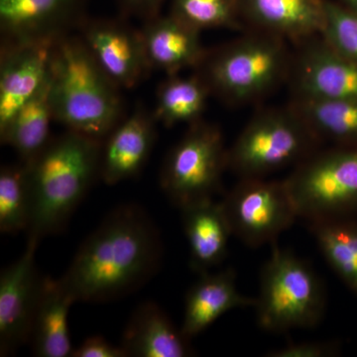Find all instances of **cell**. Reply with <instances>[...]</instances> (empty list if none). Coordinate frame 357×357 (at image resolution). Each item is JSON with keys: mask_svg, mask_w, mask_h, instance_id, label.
I'll use <instances>...</instances> for the list:
<instances>
[{"mask_svg": "<svg viewBox=\"0 0 357 357\" xmlns=\"http://www.w3.org/2000/svg\"><path fill=\"white\" fill-rule=\"evenodd\" d=\"M164 0H121L123 10L138 17L150 20L159 15V9Z\"/></svg>", "mask_w": 357, "mask_h": 357, "instance_id": "31", "label": "cell"}, {"mask_svg": "<svg viewBox=\"0 0 357 357\" xmlns=\"http://www.w3.org/2000/svg\"><path fill=\"white\" fill-rule=\"evenodd\" d=\"M190 250V265L199 275L225 259L231 229L220 202L204 199L181 208Z\"/></svg>", "mask_w": 357, "mask_h": 357, "instance_id": "18", "label": "cell"}, {"mask_svg": "<svg viewBox=\"0 0 357 357\" xmlns=\"http://www.w3.org/2000/svg\"><path fill=\"white\" fill-rule=\"evenodd\" d=\"M319 143L295 109L268 110L239 134L229 149L227 163L241 178H263L309 158Z\"/></svg>", "mask_w": 357, "mask_h": 357, "instance_id": "5", "label": "cell"}, {"mask_svg": "<svg viewBox=\"0 0 357 357\" xmlns=\"http://www.w3.org/2000/svg\"><path fill=\"white\" fill-rule=\"evenodd\" d=\"M55 42H2L0 59V134L6 131L21 107L49 79L52 50Z\"/></svg>", "mask_w": 357, "mask_h": 357, "instance_id": "12", "label": "cell"}, {"mask_svg": "<svg viewBox=\"0 0 357 357\" xmlns=\"http://www.w3.org/2000/svg\"><path fill=\"white\" fill-rule=\"evenodd\" d=\"M281 37L264 32L227 45L204 58L199 75L225 100L250 102L266 93L283 77L287 53Z\"/></svg>", "mask_w": 357, "mask_h": 357, "instance_id": "6", "label": "cell"}, {"mask_svg": "<svg viewBox=\"0 0 357 357\" xmlns=\"http://www.w3.org/2000/svg\"><path fill=\"white\" fill-rule=\"evenodd\" d=\"M255 298L238 292L234 269L201 274L185 298L182 333L192 338L204 332L225 312L238 307H255Z\"/></svg>", "mask_w": 357, "mask_h": 357, "instance_id": "17", "label": "cell"}, {"mask_svg": "<svg viewBox=\"0 0 357 357\" xmlns=\"http://www.w3.org/2000/svg\"><path fill=\"white\" fill-rule=\"evenodd\" d=\"M190 342L161 307L147 302L133 312L121 347L128 356L185 357L192 354Z\"/></svg>", "mask_w": 357, "mask_h": 357, "instance_id": "20", "label": "cell"}, {"mask_svg": "<svg viewBox=\"0 0 357 357\" xmlns=\"http://www.w3.org/2000/svg\"><path fill=\"white\" fill-rule=\"evenodd\" d=\"M31 201L24 164L6 166L0 172V231L15 234L27 230Z\"/></svg>", "mask_w": 357, "mask_h": 357, "instance_id": "26", "label": "cell"}, {"mask_svg": "<svg viewBox=\"0 0 357 357\" xmlns=\"http://www.w3.org/2000/svg\"><path fill=\"white\" fill-rule=\"evenodd\" d=\"M211 91L201 76H169L157 91L156 121L166 126L201 121Z\"/></svg>", "mask_w": 357, "mask_h": 357, "instance_id": "25", "label": "cell"}, {"mask_svg": "<svg viewBox=\"0 0 357 357\" xmlns=\"http://www.w3.org/2000/svg\"><path fill=\"white\" fill-rule=\"evenodd\" d=\"M255 299L258 325L266 332L314 328L325 314V291L312 268L275 243Z\"/></svg>", "mask_w": 357, "mask_h": 357, "instance_id": "4", "label": "cell"}, {"mask_svg": "<svg viewBox=\"0 0 357 357\" xmlns=\"http://www.w3.org/2000/svg\"><path fill=\"white\" fill-rule=\"evenodd\" d=\"M220 203L232 236L250 248L274 244L299 218L285 181L241 178Z\"/></svg>", "mask_w": 357, "mask_h": 357, "instance_id": "9", "label": "cell"}, {"mask_svg": "<svg viewBox=\"0 0 357 357\" xmlns=\"http://www.w3.org/2000/svg\"><path fill=\"white\" fill-rule=\"evenodd\" d=\"M349 6H351V10L357 14V0H344Z\"/></svg>", "mask_w": 357, "mask_h": 357, "instance_id": "32", "label": "cell"}, {"mask_svg": "<svg viewBox=\"0 0 357 357\" xmlns=\"http://www.w3.org/2000/svg\"><path fill=\"white\" fill-rule=\"evenodd\" d=\"M239 9L264 32L281 38H311L325 26V0H239Z\"/></svg>", "mask_w": 357, "mask_h": 357, "instance_id": "19", "label": "cell"}, {"mask_svg": "<svg viewBox=\"0 0 357 357\" xmlns=\"http://www.w3.org/2000/svg\"><path fill=\"white\" fill-rule=\"evenodd\" d=\"M40 241L28 237L23 255L0 276V354H13L30 340L43 278L36 266Z\"/></svg>", "mask_w": 357, "mask_h": 357, "instance_id": "10", "label": "cell"}, {"mask_svg": "<svg viewBox=\"0 0 357 357\" xmlns=\"http://www.w3.org/2000/svg\"><path fill=\"white\" fill-rule=\"evenodd\" d=\"M161 257L159 234L146 213L123 206L84 241L60 281L76 302H107L149 280Z\"/></svg>", "mask_w": 357, "mask_h": 357, "instance_id": "1", "label": "cell"}, {"mask_svg": "<svg viewBox=\"0 0 357 357\" xmlns=\"http://www.w3.org/2000/svg\"><path fill=\"white\" fill-rule=\"evenodd\" d=\"M239 0H172L170 14L201 32L236 28Z\"/></svg>", "mask_w": 357, "mask_h": 357, "instance_id": "27", "label": "cell"}, {"mask_svg": "<svg viewBox=\"0 0 357 357\" xmlns=\"http://www.w3.org/2000/svg\"><path fill=\"white\" fill-rule=\"evenodd\" d=\"M86 0H0L2 42L57 41L83 22Z\"/></svg>", "mask_w": 357, "mask_h": 357, "instance_id": "13", "label": "cell"}, {"mask_svg": "<svg viewBox=\"0 0 357 357\" xmlns=\"http://www.w3.org/2000/svg\"><path fill=\"white\" fill-rule=\"evenodd\" d=\"M199 33L170 13L146 20L140 34L150 70L172 76L188 68L198 67L206 56Z\"/></svg>", "mask_w": 357, "mask_h": 357, "instance_id": "16", "label": "cell"}, {"mask_svg": "<svg viewBox=\"0 0 357 357\" xmlns=\"http://www.w3.org/2000/svg\"><path fill=\"white\" fill-rule=\"evenodd\" d=\"M284 181L299 218H352L357 213V147L314 152Z\"/></svg>", "mask_w": 357, "mask_h": 357, "instance_id": "7", "label": "cell"}, {"mask_svg": "<svg viewBox=\"0 0 357 357\" xmlns=\"http://www.w3.org/2000/svg\"><path fill=\"white\" fill-rule=\"evenodd\" d=\"M119 86L100 69L81 37L54 43L50 96L55 121L68 130L102 140L119 123Z\"/></svg>", "mask_w": 357, "mask_h": 357, "instance_id": "3", "label": "cell"}, {"mask_svg": "<svg viewBox=\"0 0 357 357\" xmlns=\"http://www.w3.org/2000/svg\"><path fill=\"white\" fill-rule=\"evenodd\" d=\"M81 39L105 74L119 89H132L150 70L141 38L126 23L93 20L81 23Z\"/></svg>", "mask_w": 357, "mask_h": 357, "instance_id": "11", "label": "cell"}, {"mask_svg": "<svg viewBox=\"0 0 357 357\" xmlns=\"http://www.w3.org/2000/svg\"><path fill=\"white\" fill-rule=\"evenodd\" d=\"M337 345L332 342H307L289 344L269 352L270 357H328L337 354Z\"/></svg>", "mask_w": 357, "mask_h": 357, "instance_id": "29", "label": "cell"}, {"mask_svg": "<svg viewBox=\"0 0 357 357\" xmlns=\"http://www.w3.org/2000/svg\"><path fill=\"white\" fill-rule=\"evenodd\" d=\"M295 82L299 98L357 100V64L324 39L305 47L298 60Z\"/></svg>", "mask_w": 357, "mask_h": 357, "instance_id": "14", "label": "cell"}, {"mask_svg": "<svg viewBox=\"0 0 357 357\" xmlns=\"http://www.w3.org/2000/svg\"><path fill=\"white\" fill-rule=\"evenodd\" d=\"M325 11L323 39L333 50L357 64V14L326 0Z\"/></svg>", "mask_w": 357, "mask_h": 357, "instance_id": "28", "label": "cell"}, {"mask_svg": "<svg viewBox=\"0 0 357 357\" xmlns=\"http://www.w3.org/2000/svg\"><path fill=\"white\" fill-rule=\"evenodd\" d=\"M100 140L68 130L25 165L31 201L28 237L62 231L100 174Z\"/></svg>", "mask_w": 357, "mask_h": 357, "instance_id": "2", "label": "cell"}, {"mask_svg": "<svg viewBox=\"0 0 357 357\" xmlns=\"http://www.w3.org/2000/svg\"><path fill=\"white\" fill-rule=\"evenodd\" d=\"M293 109L321 142L357 147V100L298 98Z\"/></svg>", "mask_w": 357, "mask_h": 357, "instance_id": "23", "label": "cell"}, {"mask_svg": "<svg viewBox=\"0 0 357 357\" xmlns=\"http://www.w3.org/2000/svg\"><path fill=\"white\" fill-rule=\"evenodd\" d=\"M316 239L335 274L357 293V222L352 218H333L309 222Z\"/></svg>", "mask_w": 357, "mask_h": 357, "instance_id": "24", "label": "cell"}, {"mask_svg": "<svg viewBox=\"0 0 357 357\" xmlns=\"http://www.w3.org/2000/svg\"><path fill=\"white\" fill-rule=\"evenodd\" d=\"M75 302L60 280L43 278L30 335L35 356H70L74 349L70 344L68 317Z\"/></svg>", "mask_w": 357, "mask_h": 357, "instance_id": "21", "label": "cell"}, {"mask_svg": "<svg viewBox=\"0 0 357 357\" xmlns=\"http://www.w3.org/2000/svg\"><path fill=\"white\" fill-rule=\"evenodd\" d=\"M52 119L54 116L49 76L44 86L21 107L6 131L0 134L1 143L13 147L20 155L22 164L28 165L50 141L49 130Z\"/></svg>", "mask_w": 357, "mask_h": 357, "instance_id": "22", "label": "cell"}, {"mask_svg": "<svg viewBox=\"0 0 357 357\" xmlns=\"http://www.w3.org/2000/svg\"><path fill=\"white\" fill-rule=\"evenodd\" d=\"M128 352L119 345H114L105 338L96 335L89 337L73 351L70 357H128Z\"/></svg>", "mask_w": 357, "mask_h": 357, "instance_id": "30", "label": "cell"}, {"mask_svg": "<svg viewBox=\"0 0 357 357\" xmlns=\"http://www.w3.org/2000/svg\"><path fill=\"white\" fill-rule=\"evenodd\" d=\"M229 150L217 126L198 121L190 126L171 150L161 174V187L178 208L213 199L229 168Z\"/></svg>", "mask_w": 357, "mask_h": 357, "instance_id": "8", "label": "cell"}, {"mask_svg": "<svg viewBox=\"0 0 357 357\" xmlns=\"http://www.w3.org/2000/svg\"><path fill=\"white\" fill-rule=\"evenodd\" d=\"M155 116L136 110L107 136L100 154V174L105 184L115 185L135 177L153 148Z\"/></svg>", "mask_w": 357, "mask_h": 357, "instance_id": "15", "label": "cell"}]
</instances>
